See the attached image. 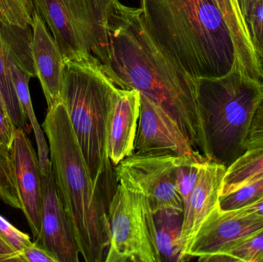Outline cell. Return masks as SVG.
I'll return each instance as SVG.
<instances>
[{
	"mask_svg": "<svg viewBox=\"0 0 263 262\" xmlns=\"http://www.w3.org/2000/svg\"><path fill=\"white\" fill-rule=\"evenodd\" d=\"M0 235L17 252L32 243L27 234L18 230L2 215H0Z\"/></svg>",
	"mask_w": 263,
	"mask_h": 262,
	"instance_id": "cell-27",
	"label": "cell"
},
{
	"mask_svg": "<svg viewBox=\"0 0 263 262\" xmlns=\"http://www.w3.org/2000/svg\"><path fill=\"white\" fill-rule=\"evenodd\" d=\"M25 2H26V6H27L28 9H29V12L32 16L34 13L33 0H25Z\"/></svg>",
	"mask_w": 263,
	"mask_h": 262,
	"instance_id": "cell-34",
	"label": "cell"
},
{
	"mask_svg": "<svg viewBox=\"0 0 263 262\" xmlns=\"http://www.w3.org/2000/svg\"><path fill=\"white\" fill-rule=\"evenodd\" d=\"M263 198V174L241 189L220 195L219 206L222 211H233L250 206Z\"/></svg>",
	"mask_w": 263,
	"mask_h": 262,
	"instance_id": "cell-23",
	"label": "cell"
},
{
	"mask_svg": "<svg viewBox=\"0 0 263 262\" xmlns=\"http://www.w3.org/2000/svg\"><path fill=\"white\" fill-rule=\"evenodd\" d=\"M233 1H234L235 3H237V4L239 5V0H233Z\"/></svg>",
	"mask_w": 263,
	"mask_h": 262,
	"instance_id": "cell-37",
	"label": "cell"
},
{
	"mask_svg": "<svg viewBox=\"0 0 263 262\" xmlns=\"http://www.w3.org/2000/svg\"><path fill=\"white\" fill-rule=\"evenodd\" d=\"M43 129L60 199L86 262L105 261L110 245L107 203L94 184L63 102L47 109Z\"/></svg>",
	"mask_w": 263,
	"mask_h": 262,
	"instance_id": "cell-3",
	"label": "cell"
},
{
	"mask_svg": "<svg viewBox=\"0 0 263 262\" xmlns=\"http://www.w3.org/2000/svg\"><path fill=\"white\" fill-rule=\"evenodd\" d=\"M110 245L106 262H162L154 214L142 194L118 184L108 208Z\"/></svg>",
	"mask_w": 263,
	"mask_h": 262,
	"instance_id": "cell-6",
	"label": "cell"
},
{
	"mask_svg": "<svg viewBox=\"0 0 263 262\" xmlns=\"http://www.w3.org/2000/svg\"><path fill=\"white\" fill-rule=\"evenodd\" d=\"M17 127L7 112L0 109V145L10 152Z\"/></svg>",
	"mask_w": 263,
	"mask_h": 262,
	"instance_id": "cell-30",
	"label": "cell"
},
{
	"mask_svg": "<svg viewBox=\"0 0 263 262\" xmlns=\"http://www.w3.org/2000/svg\"><path fill=\"white\" fill-rule=\"evenodd\" d=\"M197 85L209 158L228 167L247 152L262 83L236 67L223 76L198 78Z\"/></svg>",
	"mask_w": 263,
	"mask_h": 262,
	"instance_id": "cell-5",
	"label": "cell"
},
{
	"mask_svg": "<svg viewBox=\"0 0 263 262\" xmlns=\"http://www.w3.org/2000/svg\"><path fill=\"white\" fill-rule=\"evenodd\" d=\"M259 149H263V93L255 112L250 133L246 143L247 151Z\"/></svg>",
	"mask_w": 263,
	"mask_h": 262,
	"instance_id": "cell-28",
	"label": "cell"
},
{
	"mask_svg": "<svg viewBox=\"0 0 263 262\" xmlns=\"http://www.w3.org/2000/svg\"><path fill=\"white\" fill-rule=\"evenodd\" d=\"M31 26L35 76L40 80L49 109L62 102L66 61L46 23L35 11Z\"/></svg>",
	"mask_w": 263,
	"mask_h": 262,
	"instance_id": "cell-13",
	"label": "cell"
},
{
	"mask_svg": "<svg viewBox=\"0 0 263 262\" xmlns=\"http://www.w3.org/2000/svg\"><path fill=\"white\" fill-rule=\"evenodd\" d=\"M178 157L133 153L115 166L117 183L142 194L153 214L163 209L183 212V201L176 189Z\"/></svg>",
	"mask_w": 263,
	"mask_h": 262,
	"instance_id": "cell-7",
	"label": "cell"
},
{
	"mask_svg": "<svg viewBox=\"0 0 263 262\" xmlns=\"http://www.w3.org/2000/svg\"><path fill=\"white\" fill-rule=\"evenodd\" d=\"M17 261L58 262L50 253L45 250L38 243H30L18 252Z\"/></svg>",
	"mask_w": 263,
	"mask_h": 262,
	"instance_id": "cell-29",
	"label": "cell"
},
{
	"mask_svg": "<svg viewBox=\"0 0 263 262\" xmlns=\"http://www.w3.org/2000/svg\"><path fill=\"white\" fill-rule=\"evenodd\" d=\"M224 261L263 262V230L238 243L216 261Z\"/></svg>",
	"mask_w": 263,
	"mask_h": 262,
	"instance_id": "cell-24",
	"label": "cell"
},
{
	"mask_svg": "<svg viewBox=\"0 0 263 262\" xmlns=\"http://www.w3.org/2000/svg\"><path fill=\"white\" fill-rule=\"evenodd\" d=\"M0 32L10 47L14 62L35 76L32 57V26L26 28L0 23Z\"/></svg>",
	"mask_w": 263,
	"mask_h": 262,
	"instance_id": "cell-20",
	"label": "cell"
},
{
	"mask_svg": "<svg viewBox=\"0 0 263 262\" xmlns=\"http://www.w3.org/2000/svg\"><path fill=\"white\" fill-rule=\"evenodd\" d=\"M120 88L96 58L66 62L62 102L75 131L96 187L108 205L117 183L107 152V123Z\"/></svg>",
	"mask_w": 263,
	"mask_h": 262,
	"instance_id": "cell-4",
	"label": "cell"
},
{
	"mask_svg": "<svg viewBox=\"0 0 263 262\" xmlns=\"http://www.w3.org/2000/svg\"><path fill=\"white\" fill-rule=\"evenodd\" d=\"M18 252L0 235V262L17 261Z\"/></svg>",
	"mask_w": 263,
	"mask_h": 262,
	"instance_id": "cell-31",
	"label": "cell"
},
{
	"mask_svg": "<svg viewBox=\"0 0 263 262\" xmlns=\"http://www.w3.org/2000/svg\"><path fill=\"white\" fill-rule=\"evenodd\" d=\"M233 212H236L239 215H247V214H257V215H263V198L250 205L246 206L242 209L233 210Z\"/></svg>",
	"mask_w": 263,
	"mask_h": 262,
	"instance_id": "cell-32",
	"label": "cell"
},
{
	"mask_svg": "<svg viewBox=\"0 0 263 262\" xmlns=\"http://www.w3.org/2000/svg\"><path fill=\"white\" fill-rule=\"evenodd\" d=\"M134 153L203 157L193 149L176 122L159 105L143 95L140 97V112Z\"/></svg>",
	"mask_w": 263,
	"mask_h": 262,
	"instance_id": "cell-9",
	"label": "cell"
},
{
	"mask_svg": "<svg viewBox=\"0 0 263 262\" xmlns=\"http://www.w3.org/2000/svg\"><path fill=\"white\" fill-rule=\"evenodd\" d=\"M104 24L108 46L100 63L103 72L117 87L135 89L159 105L179 125L193 149L210 159L197 79L158 43L141 8L106 0Z\"/></svg>",
	"mask_w": 263,
	"mask_h": 262,
	"instance_id": "cell-1",
	"label": "cell"
},
{
	"mask_svg": "<svg viewBox=\"0 0 263 262\" xmlns=\"http://www.w3.org/2000/svg\"><path fill=\"white\" fill-rule=\"evenodd\" d=\"M32 22L25 0H0V23L26 28Z\"/></svg>",
	"mask_w": 263,
	"mask_h": 262,
	"instance_id": "cell-25",
	"label": "cell"
},
{
	"mask_svg": "<svg viewBox=\"0 0 263 262\" xmlns=\"http://www.w3.org/2000/svg\"><path fill=\"white\" fill-rule=\"evenodd\" d=\"M34 11L46 23L57 42L65 61L82 62L89 54L70 0H33Z\"/></svg>",
	"mask_w": 263,
	"mask_h": 262,
	"instance_id": "cell-15",
	"label": "cell"
},
{
	"mask_svg": "<svg viewBox=\"0 0 263 262\" xmlns=\"http://www.w3.org/2000/svg\"><path fill=\"white\" fill-rule=\"evenodd\" d=\"M41 232L35 241L58 262H78L80 250L52 170L43 176Z\"/></svg>",
	"mask_w": 263,
	"mask_h": 262,
	"instance_id": "cell-11",
	"label": "cell"
},
{
	"mask_svg": "<svg viewBox=\"0 0 263 262\" xmlns=\"http://www.w3.org/2000/svg\"><path fill=\"white\" fill-rule=\"evenodd\" d=\"M227 166L206 160L201 165L196 184L183 208L181 246L186 261L187 252L202 223L219 206Z\"/></svg>",
	"mask_w": 263,
	"mask_h": 262,
	"instance_id": "cell-12",
	"label": "cell"
},
{
	"mask_svg": "<svg viewBox=\"0 0 263 262\" xmlns=\"http://www.w3.org/2000/svg\"><path fill=\"white\" fill-rule=\"evenodd\" d=\"M12 72L17 98L20 102L23 114L28 121L30 123L31 128L34 132L40 169H41L42 175L45 176L52 170V164H51L50 157H49V144L46 141V135H45L46 134L37 120L34 112L32 99H31L29 83L32 76L21 66H18L14 62L13 58H12Z\"/></svg>",
	"mask_w": 263,
	"mask_h": 262,
	"instance_id": "cell-16",
	"label": "cell"
},
{
	"mask_svg": "<svg viewBox=\"0 0 263 262\" xmlns=\"http://www.w3.org/2000/svg\"><path fill=\"white\" fill-rule=\"evenodd\" d=\"M183 212L163 209L154 214L156 241L161 261H186L181 246Z\"/></svg>",
	"mask_w": 263,
	"mask_h": 262,
	"instance_id": "cell-17",
	"label": "cell"
},
{
	"mask_svg": "<svg viewBox=\"0 0 263 262\" xmlns=\"http://www.w3.org/2000/svg\"><path fill=\"white\" fill-rule=\"evenodd\" d=\"M206 158L198 155L178 157L176 166V189L183 201V208L196 184L199 169Z\"/></svg>",
	"mask_w": 263,
	"mask_h": 262,
	"instance_id": "cell-21",
	"label": "cell"
},
{
	"mask_svg": "<svg viewBox=\"0 0 263 262\" xmlns=\"http://www.w3.org/2000/svg\"><path fill=\"white\" fill-rule=\"evenodd\" d=\"M260 63H261V66H262V69L263 71V57L262 58H260Z\"/></svg>",
	"mask_w": 263,
	"mask_h": 262,
	"instance_id": "cell-36",
	"label": "cell"
},
{
	"mask_svg": "<svg viewBox=\"0 0 263 262\" xmlns=\"http://www.w3.org/2000/svg\"><path fill=\"white\" fill-rule=\"evenodd\" d=\"M140 8L158 43L193 78H217L238 67L215 0H140Z\"/></svg>",
	"mask_w": 263,
	"mask_h": 262,
	"instance_id": "cell-2",
	"label": "cell"
},
{
	"mask_svg": "<svg viewBox=\"0 0 263 262\" xmlns=\"http://www.w3.org/2000/svg\"><path fill=\"white\" fill-rule=\"evenodd\" d=\"M0 109L7 112V109H6V104H5L4 99H3V95H2L1 91H0ZM9 114V113H8Z\"/></svg>",
	"mask_w": 263,
	"mask_h": 262,
	"instance_id": "cell-35",
	"label": "cell"
},
{
	"mask_svg": "<svg viewBox=\"0 0 263 262\" xmlns=\"http://www.w3.org/2000/svg\"><path fill=\"white\" fill-rule=\"evenodd\" d=\"M140 97L135 89L120 88L111 106L107 123V152L114 167L134 153Z\"/></svg>",
	"mask_w": 263,
	"mask_h": 262,
	"instance_id": "cell-14",
	"label": "cell"
},
{
	"mask_svg": "<svg viewBox=\"0 0 263 262\" xmlns=\"http://www.w3.org/2000/svg\"><path fill=\"white\" fill-rule=\"evenodd\" d=\"M256 0H239V6H240L241 10H242V14L244 17L247 18L252 6L254 4ZM247 20V19H246Z\"/></svg>",
	"mask_w": 263,
	"mask_h": 262,
	"instance_id": "cell-33",
	"label": "cell"
},
{
	"mask_svg": "<svg viewBox=\"0 0 263 262\" xmlns=\"http://www.w3.org/2000/svg\"><path fill=\"white\" fill-rule=\"evenodd\" d=\"M12 55L10 47L0 32V91L9 116L17 128L28 131L27 118L17 98L12 72Z\"/></svg>",
	"mask_w": 263,
	"mask_h": 262,
	"instance_id": "cell-18",
	"label": "cell"
},
{
	"mask_svg": "<svg viewBox=\"0 0 263 262\" xmlns=\"http://www.w3.org/2000/svg\"><path fill=\"white\" fill-rule=\"evenodd\" d=\"M250 35L259 58L263 57V0H256L247 18Z\"/></svg>",
	"mask_w": 263,
	"mask_h": 262,
	"instance_id": "cell-26",
	"label": "cell"
},
{
	"mask_svg": "<svg viewBox=\"0 0 263 262\" xmlns=\"http://www.w3.org/2000/svg\"><path fill=\"white\" fill-rule=\"evenodd\" d=\"M263 230V215H239L218 206L198 231L187 252L190 260L216 262L227 251Z\"/></svg>",
	"mask_w": 263,
	"mask_h": 262,
	"instance_id": "cell-8",
	"label": "cell"
},
{
	"mask_svg": "<svg viewBox=\"0 0 263 262\" xmlns=\"http://www.w3.org/2000/svg\"><path fill=\"white\" fill-rule=\"evenodd\" d=\"M10 155L21 210L36 241L41 232L43 177L37 152L27 132L21 128H17L15 131Z\"/></svg>",
	"mask_w": 263,
	"mask_h": 262,
	"instance_id": "cell-10",
	"label": "cell"
},
{
	"mask_svg": "<svg viewBox=\"0 0 263 262\" xmlns=\"http://www.w3.org/2000/svg\"><path fill=\"white\" fill-rule=\"evenodd\" d=\"M0 199L14 209H22L10 152L0 145Z\"/></svg>",
	"mask_w": 263,
	"mask_h": 262,
	"instance_id": "cell-22",
	"label": "cell"
},
{
	"mask_svg": "<svg viewBox=\"0 0 263 262\" xmlns=\"http://www.w3.org/2000/svg\"><path fill=\"white\" fill-rule=\"evenodd\" d=\"M263 174V149L247 151L227 167L221 195H228Z\"/></svg>",
	"mask_w": 263,
	"mask_h": 262,
	"instance_id": "cell-19",
	"label": "cell"
}]
</instances>
